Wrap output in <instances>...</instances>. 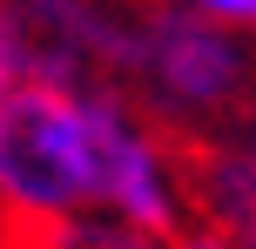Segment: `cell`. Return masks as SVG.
Segmentation results:
<instances>
[{"label":"cell","instance_id":"obj_5","mask_svg":"<svg viewBox=\"0 0 256 249\" xmlns=\"http://www.w3.org/2000/svg\"><path fill=\"white\" fill-rule=\"evenodd\" d=\"M189 7H202L209 20H222V27H243V34H256V0H189Z\"/></svg>","mask_w":256,"mask_h":249},{"label":"cell","instance_id":"obj_2","mask_svg":"<svg viewBox=\"0 0 256 249\" xmlns=\"http://www.w3.org/2000/svg\"><path fill=\"white\" fill-rule=\"evenodd\" d=\"M94 209V108L88 81H14L0 101V223L40 236Z\"/></svg>","mask_w":256,"mask_h":249},{"label":"cell","instance_id":"obj_6","mask_svg":"<svg viewBox=\"0 0 256 249\" xmlns=\"http://www.w3.org/2000/svg\"><path fill=\"white\" fill-rule=\"evenodd\" d=\"M155 249H230V243H222L216 229H202V223H189V229H182V236H168V243H155Z\"/></svg>","mask_w":256,"mask_h":249},{"label":"cell","instance_id":"obj_3","mask_svg":"<svg viewBox=\"0 0 256 249\" xmlns=\"http://www.w3.org/2000/svg\"><path fill=\"white\" fill-rule=\"evenodd\" d=\"M40 249H155V243H148V236H135V229L115 223V216L88 209V216H74V223L40 229Z\"/></svg>","mask_w":256,"mask_h":249},{"label":"cell","instance_id":"obj_4","mask_svg":"<svg viewBox=\"0 0 256 249\" xmlns=\"http://www.w3.org/2000/svg\"><path fill=\"white\" fill-rule=\"evenodd\" d=\"M230 162H236V175H243V196H250V216H256V94L243 101V115L230 121Z\"/></svg>","mask_w":256,"mask_h":249},{"label":"cell","instance_id":"obj_7","mask_svg":"<svg viewBox=\"0 0 256 249\" xmlns=\"http://www.w3.org/2000/svg\"><path fill=\"white\" fill-rule=\"evenodd\" d=\"M14 81H20V74H14V54H7V34H0V101H7V94H14Z\"/></svg>","mask_w":256,"mask_h":249},{"label":"cell","instance_id":"obj_1","mask_svg":"<svg viewBox=\"0 0 256 249\" xmlns=\"http://www.w3.org/2000/svg\"><path fill=\"white\" fill-rule=\"evenodd\" d=\"M108 74L128 81V101L162 135H216L256 94V34L209 20L189 0L122 13Z\"/></svg>","mask_w":256,"mask_h":249}]
</instances>
